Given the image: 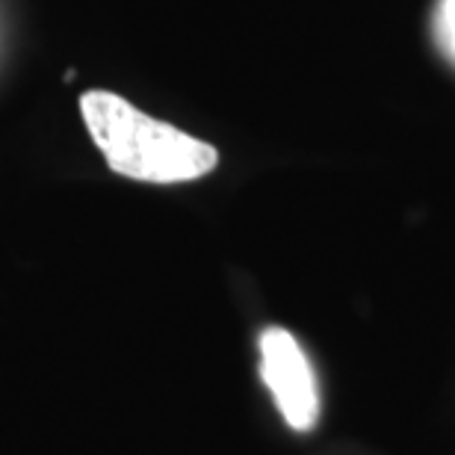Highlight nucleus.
<instances>
[{
  "instance_id": "1",
  "label": "nucleus",
  "mask_w": 455,
  "mask_h": 455,
  "mask_svg": "<svg viewBox=\"0 0 455 455\" xmlns=\"http://www.w3.org/2000/svg\"><path fill=\"white\" fill-rule=\"evenodd\" d=\"M86 131L116 175L148 184H184L216 169L220 154L160 118L136 110L122 95L95 89L80 98Z\"/></svg>"
},
{
  "instance_id": "2",
  "label": "nucleus",
  "mask_w": 455,
  "mask_h": 455,
  "mask_svg": "<svg viewBox=\"0 0 455 455\" xmlns=\"http://www.w3.org/2000/svg\"><path fill=\"white\" fill-rule=\"evenodd\" d=\"M260 372L278 403V411L293 429H311L320 417L314 370L296 338L284 329H267L260 334Z\"/></svg>"
},
{
  "instance_id": "3",
  "label": "nucleus",
  "mask_w": 455,
  "mask_h": 455,
  "mask_svg": "<svg viewBox=\"0 0 455 455\" xmlns=\"http://www.w3.org/2000/svg\"><path fill=\"white\" fill-rule=\"evenodd\" d=\"M432 30L441 51L455 62V0H435Z\"/></svg>"
}]
</instances>
